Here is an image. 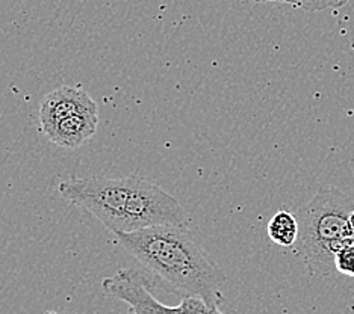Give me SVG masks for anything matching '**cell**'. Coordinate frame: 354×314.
<instances>
[{
  "label": "cell",
  "instance_id": "1",
  "mask_svg": "<svg viewBox=\"0 0 354 314\" xmlns=\"http://www.w3.org/2000/svg\"><path fill=\"white\" fill-rule=\"evenodd\" d=\"M114 236L168 292L182 300L198 297L209 305L224 301L226 273L185 225H156Z\"/></svg>",
  "mask_w": 354,
  "mask_h": 314
},
{
  "label": "cell",
  "instance_id": "2",
  "mask_svg": "<svg viewBox=\"0 0 354 314\" xmlns=\"http://www.w3.org/2000/svg\"><path fill=\"white\" fill-rule=\"evenodd\" d=\"M59 195L100 221L111 233H133L156 225H185L179 199L138 174L70 177Z\"/></svg>",
  "mask_w": 354,
  "mask_h": 314
},
{
  "label": "cell",
  "instance_id": "3",
  "mask_svg": "<svg viewBox=\"0 0 354 314\" xmlns=\"http://www.w3.org/2000/svg\"><path fill=\"white\" fill-rule=\"evenodd\" d=\"M354 203L342 192L323 188L295 213L300 225L297 253L301 255L310 275H328L335 271L328 246L333 242L354 236L350 215Z\"/></svg>",
  "mask_w": 354,
  "mask_h": 314
},
{
  "label": "cell",
  "instance_id": "4",
  "mask_svg": "<svg viewBox=\"0 0 354 314\" xmlns=\"http://www.w3.org/2000/svg\"><path fill=\"white\" fill-rule=\"evenodd\" d=\"M103 293L127 304L126 314H224L220 305H209L198 297H187L179 305H165L151 293L149 279L138 271L120 269L102 281Z\"/></svg>",
  "mask_w": 354,
  "mask_h": 314
},
{
  "label": "cell",
  "instance_id": "5",
  "mask_svg": "<svg viewBox=\"0 0 354 314\" xmlns=\"http://www.w3.org/2000/svg\"><path fill=\"white\" fill-rule=\"evenodd\" d=\"M86 112H99V109L82 86H58L46 94L39 104V130L44 132L62 119Z\"/></svg>",
  "mask_w": 354,
  "mask_h": 314
},
{
  "label": "cell",
  "instance_id": "6",
  "mask_svg": "<svg viewBox=\"0 0 354 314\" xmlns=\"http://www.w3.org/2000/svg\"><path fill=\"white\" fill-rule=\"evenodd\" d=\"M99 112H86L59 121L43 132L47 139L58 147L75 150L82 147L97 132Z\"/></svg>",
  "mask_w": 354,
  "mask_h": 314
},
{
  "label": "cell",
  "instance_id": "7",
  "mask_svg": "<svg viewBox=\"0 0 354 314\" xmlns=\"http://www.w3.org/2000/svg\"><path fill=\"white\" fill-rule=\"evenodd\" d=\"M268 237L280 246H294L299 242L300 225L297 216L288 210H279L268 222Z\"/></svg>",
  "mask_w": 354,
  "mask_h": 314
},
{
  "label": "cell",
  "instance_id": "8",
  "mask_svg": "<svg viewBox=\"0 0 354 314\" xmlns=\"http://www.w3.org/2000/svg\"><path fill=\"white\" fill-rule=\"evenodd\" d=\"M335 271L345 277L354 278V242L350 245L342 248L339 253L335 255Z\"/></svg>",
  "mask_w": 354,
  "mask_h": 314
},
{
  "label": "cell",
  "instance_id": "9",
  "mask_svg": "<svg viewBox=\"0 0 354 314\" xmlns=\"http://www.w3.org/2000/svg\"><path fill=\"white\" fill-rule=\"evenodd\" d=\"M257 3H267V2H281V3H289L295 8H300L303 11L308 12H315V11H323L321 10V5L318 0H253Z\"/></svg>",
  "mask_w": 354,
  "mask_h": 314
},
{
  "label": "cell",
  "instance_id": "10",
  "mask_svg": "<svg viewBox=\"0 0 354 314\" xmlns=\"http://www.w3.org/2000/svg\"><path fill=\"white\" fill-rule=\"evenodd\" d=\"M347 2L348 0H318L321 10H327V8H341Z\"/></svg>",
  "mask_w": 354,
  "mask_h": 314
},
{
  "label": "cell",
  "instance_id": "11",
  "mask_svg": "<svg viewBox=\"0 0 354 314\" xmlns=\"http://www.w3.org/2000/svg\"><path fill=\"white\" fill-rule=\"evenodd\" d=\"M350 222H351V227L354 228V212L350 215Z\"/></svg>",
  "mask_w": 354,
  "mask_h": 314
},
{
  "label": "cell",
  "instance_id": "12",
  "mask_svg": "<svg viewBox=\"0 0 354 314\" xmlns=\"http://www.w3.org/2000/svg\"><path fill=\"white\" fill-rule=\"evenodd\" d=\"M44 314H58V313H53V311H46Z\"/></svg>",
  "mask_w": 354,
  "mask_h": 314
}]
</instances>
